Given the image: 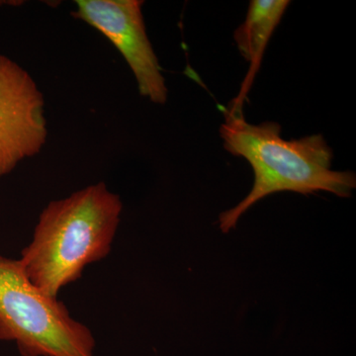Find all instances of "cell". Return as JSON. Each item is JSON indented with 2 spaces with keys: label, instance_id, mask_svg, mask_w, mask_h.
I'll list each match as a JSON object with an SVG mask.
<instances>
[{
  "label": "cell",
  "instance_id": "3",
  "mask_svg": "<svg viewBox=\"0 0 356 356\" xmlns=\"http://www.w3.org/2000/svg\"><path fill=\"white\" fill-rule=\"evenodd\" d=\"M0 341L22 356H95L90 330L33 284L19 259L0 254Z\"/></svg>",
  "mask_w": 356,
  "mask_h": 356
},
{
  "label": "cell",
  "instance_id": "6",
  "mask_svg": "<svg viewBox=\"0 0 356 356\" xmlns=\"http://www.w3.org/2000/svg\"><path fill=\"white\" fill-rule=\"evenodd\" d=\"M287 0H252L248 6L247 17L234 34L236 47L250 67L240 97L247 92L254 74L259 70L267 44L275 28L289 6Z\"/></svg>",
  "mask_w": 356,
  "mask_h": 356
},
{
  "label": "cell",
  "instance_id": "5",
  "mask_svg": "<svg viewBox=\"0 0 356 356\" xmlns=\"http://www.w3.org/2000/svg\"><path fill=\"white\" fill-rule=\"evenodd\" d=\"M47 139L43 92L24 67L0 54V177L37 156Z\"/></svg>",
  "mask_w": 356,
  "mask_h": 356
},
{
  "label": "cell",
  "instance_id": "4",
  "mask_svg": "<svg viewBox=\"0 0 356 356\" xmlns=\"http://www.w3.org/2000/svg\"><path fill=\"white\" fill-rule=\"evenodd\" d=\"M142 0H77L74 17L104 35L132 70L140 95L156 104L168 100L159 58L147 37Z\"/></svg>",
  "mask_w": 356,
  "mask_h": 356
},
{
  "label": "cell",
  "instance_id": "1",
  "mask_svg": "<svg viewBox=\"0 0 356 356\" xmlns=\"http://www.w3.org/2000/svg\"><path fill=\"white\" fill-rule=\"evenodd\" d=\"M123 203L104 182L51 201L40 214L31 242L19 259L33 284L58 298L86 267L110 254Z\"/></svg>",
  "mask_w": 356,
  "mask_h": 356
},
{
  "label": "cell",
  "instance_id": "2",
  "mask_svg": "<svg viewBox=\"0 0 356 356\" xmlns=\"http://www.w3.org/2000/svg\"><path fill=\"white\" fill-rule=\"evenodd\" d=\"M224 147L252 165L254 182L252 191L236 207L222 212L219 226L222 233L235 228L242 215L261 199L282 191L296 193L331 192L350 197L356 187L355 175L331 168L334 156L322 135L285 140L276 122L248 123L242 111H231L220 127Z\"/></svg>",
  "mask_w": 356,
  "mask_h": 356
}]
</instances>
